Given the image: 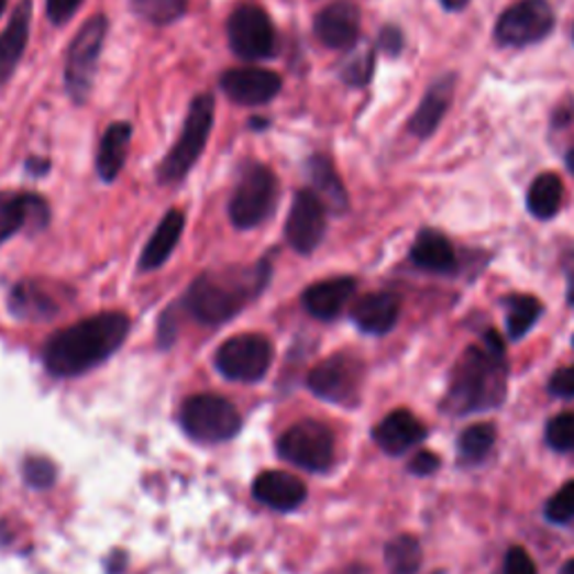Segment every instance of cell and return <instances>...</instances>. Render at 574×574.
<instances>
[{
	"instance_id": "21",
	"label": "cell",
	"mask_w": 574,
	"mask_h": 574,
	"mask_svg": "<svg viewBox=\"0 0 574 574\" xmlns=\"http://www.w3.org/2000/svg\"><path fill=\"white\" fill-rule=\"evenodd\" d=\"M25 224L45 227L47 205L38 196L0 194V243L12 239Z\"/></svg>"
},
{
	"instance_id": "31",
	"label": "cell",
	"mask_w": 574,
	"mask_h": 574,
	"mask_svg": "<svg viewBox=\"0 0 574 574\" xmlns=\"http://www.w3.org/2000/svg\"><path fill=\"white\" fill-rule=\"evenodd\" d=\"M494 442H496L494 424H489V422L472 424L461 433V438H457V455H461V461L467 465L481 463L483 457L492 451Z\"/></svg>"
},
{
	"instance_id": "20",
	"label": "cell",
	"mask_w": 574,
	"mask_h": 574,
	"mask_svg": "<svg viewBox=\"0 0 574 574\" xmlns=\"http://www.w3.org/2000/svg\"><path fill=\"white\" fill-rule=\"evenodd\" d=\"M32 0H21L14 8L8 27L0 34V86L12 79L30 41Z\"/></svg>"
},
{
	"instance_id": "25",
	"label": "cell",
	"mask_w": 574,
	"mask_h": 574,
	"mask_svg": "<svg viewBox=\"0 0 574 574\" xmlns=\"http://www.w3.org/2000/svg\"><path fill=\"white\" fill-rule=\"evenodd\" d=\"M133 129L126 122L110 124L108 131L101 137L99 151H97V174L103 183H112L122 174L129 146H131Z\"/></svg>"
},
{
	"instance_id": "19",
	"label": "cell",
	"mask_w": 574,
	"mask_h": 574,
	"mask_svg": "<svg viewBox=\"0 0 574 574\" xmlns=\"http://www.w3.org/2000/svg\"><path fill=\"white\" fill-rule=\"evenodd\" d=\"M453 90H455V75H451V73L438 77V79L429 86L427 95L422 97V101H420L416 114H413L411 122H409V131H411L416 137L427 140V137H431V135L438 131L440 122L444 120V114H446V110H449V106H451Z\"/></svg>"
},
{
	"instance_id": "15",
	"label": "cell",
	"mask_w": 574,
	"mask_h": 574,
	"mask_svg": "<svg viewBox=\"0 0 574 574\" xmlns=\"http://www.w3.org/2000/svg\"><path fill=\"white\" fill-rule=\"evenodd\" d=\"M280 77L265 68H234L222 75V92L241 106H261L280 92Z\"/></svg>"
},
{
	"instance_id": "44",
	"label": "cell",
	"mask_w": 574,
	"mask_h": 574,
	"mask_svg": "<svg viewBox=\"0 0 574 574\" xmlns=\"http://www.w3.org/2000/svg\"><path fill=\"white\" fill-rule=\"evenodd\" d=\"M565 166H567V170H570V174L574 176V146L565 153Z\"/></svg>"
},
{
	"instance_id": "33",
	"label": "cell",
	"mask_w": 574,
	"mask_h": 574,
	"mask_svg": "<svg viewBox=\"0 0 574 574\" xmlns=\"http://www.w3.org/2000/svg\"><path fill=\"white\" fill-rule=\"evenodd\" d=\"M373 73H375V52L362 49V52L353 54L346 64H343L341 79L349 86L362 88L373 79Z\"/></svg>"
},
{
	"instance_id": "43",
	"label": "cell",
	"mask_w": 574,
	"mask_h": 574,
	"mask_svg": "<svg viewBox=\"0 0 574 574\" xmlns=\"http://www.w3.org/2000/svg\"><path fill=\"white\" fill-rule=\"evenodd\" d=\"M438 3H440L446 12H463V10L470 5V0H438Z\"/></svg>"
},
{
	"instance_id": "6",
	"label": "cell",
	"mask_w": 574,
	"mask_h": 574,
	"mask_svg": "<svg viewBox=\"0 0 574 574\" xmlns=\"http://www.w3.org/2000/svg\"><path fill=\"white\" fill-rule=\"evenodd\" d=\"M366 368L357 355L336 353L312 368L308 388L336 407H357L362 399Z\"/></svg>"
},
{
	"instance_id": "8",
	"label": "cell",
	"mask_w": 574,
	"mask_h": 574,
	"mask_svg": "<svg viewBox=\"0 0 574 574\" xmlns=\"http://www.w3.org/2000/svg\"><path fill=\"white\" fill-rule=\"evenodd\" d=\"M278 198V180L263 164H250L229 202V218L239 229H254L263 224Z\"/></svg>"
},
{
	"instance_id": "29",
	"label": "cell",
	"mask_w": 574,
	"mask_h": 574,
	"mask_svg": "<svg viewBox=\"0 0 574 574\" xmlns=\"http://www.w3.org/2000/svg\"><path fill=\"white\" fill-rule=\"evenodd\" d=\"M384 561L388 574H418L422 565L420 541L411 534H399L386 543Z\"/></svg>"
},
{
	"instance_id": "12",
	"label": "cell",
	"mask_w": 574,
	"mask_h": 574,
	"mask_svg": "<svg viewBox=\"0 0 574 574\" xmlns=\"http://www.w3.org/2000/svg\"><path fill=\"white\" fill-rule=\"evenodd\" d=\"M229 45L245 62L269 59L276 52V30L258 5L239 8L227 23Z\"/></svg>"
},
{
	"instance_id": "46",
	"label": "cell",
	"mask_w": 574,
	"mask_h": 574,
	"mask_svg": "<svg viewBox=\"0 0 574 574\" xmlns=\"http://www.w3.org/2000/svg\"><path fill=\"white\" fill-rule=\"evenodd\" d=\"M5 10H8V0H0V16H3Z\"/></svg>"
},
{
	"instance_id": "14",
	"label": "cell",
	"mask_w": 574,
	"mask_h": 574,
	"mask_svg": "<svg viewBox=\"0 0 574 574\" xmlns=\"http://www.w3.org/2000/svg\"><path fill=\"white\" fill-rule=\"evenodd\" d=\"M362 16L351 0H336V3L321 10L314 19L317 38L330 49H351L360 41Z\"/></svg>"
},
{
	"instance_id": "45",
	"label": "cell",
	"mask_w": 574,
	"mask_h": 574,
	"mask_svg": "<svg viewBox=\"0 0 574 574\" xmlns=\"http://www.w3.org/2000/svg\"><path fill=\"white\" fill-rule=\"evenodd\" d=\"M563 574H574V559H570V561L563 565Z\"/></svg>"
},
{
	"instance_id": "39",
	"label": "cell",
	"mask_w": 574,
	"mask_h": 574,
	"mask_svg": "<svg viewBox=\"0 0 574 574\" xmlns=\"http://www.w3.org/2000/svg\"><path fill=\"white\" fill-rule=\"evenodd\" d=\"M377 49L386 52L388 56H397L401 49H405V34L397 25H386L382 27L379 36H377Z\"/></svg>"
},
{
	"instance_id": "9",
	"label": "cell",
	"mask_w": 574,
	"mask_h": 574,
	"mask_svg": "<svg viewBox=\"0 0 574 574\" xmlns=\"http://www.w3.org/2000/svg\"><path fill=\"white\" fill-rule=\"evenodd\" d=\"M554 25L556 16L548 0H519L498 16L494 38L503 47H528L545 41Z\"/></svg>"
},
{
	"instance_id": "3",
	"label": "cell",
	"mask_w": 574,
	"mask_h": 574,
	"mask_svg": "<svg viewBox=\"0 0 574 574\" xmlns=\"http://www.w3.org/2000/svg\"><path fill=\"white\" fill-rule=\"evenodd\" d=\"M269 280L265 261L252 267H227L207 272L194 280L187 292L189 312L209 325L234 319L247 303L261 297Z\"/></svg>"
},
{
	"instance_id": "37",
	"label": "cell",
	"mask_w": 574,
	"mask_h": 574,
	"mask_svg": "<svg viewBox=\"0 0 574 574\" xmlns=\"http://www.w3.org/2000/svg\"><path fill=\"white\" fill-rule=\"evenodd\" d=\"M503 574H539L537 563L530 556V552L521 545H511L505 554Z\"/></svg>"
},
{
	"instance_id": "34",
	"label": "cell",
	"mask_w": 574,
	"mask_h": 574,
	"mask_svg": "<svg viewBox=\"0 0 574 574\" xmlns=\"http://www.w3.org/2000/svg\"><path fill=\"white\" fill-rule=\"evenodd\" d=\"M545 516L548 521L556 526L574 521V481L565 483L561 489L552 494V498L545 503Z\"/></svg>"
},
{
	"instance_id": "22",
	"label": "cell",
	"mask_w": 574,
	"mask_h": 574,
	"mask_svg": "<svg viewBox=\"0 0 574 574\" xmlns=\"http://www.w3.org/2000/svg\"><path fill=\"white\" fill-rule=\"evenodd\" d=\"M353 323L366 334H386L399 319V299L390 292H373L355 301Z\"/></svg>"
},
{
	"instance_id": "17",
	"label": "cell",
	"mask_w": 574,
	"mask_h": 574,
	"mask_svg": "<svg viewBox=\"0 0 574 574\" xmlns=\"http://www.w3.org/2000/svg\"><path fill=\"white\" fill-rule=\"evenodd\" d=\"M357 280L353 276H336L310 285L303 292V308L321 321L334 319L355 297Z\"/></svg>"
},
{
	"instance_id": "1",
	"label": "cell",
	"mask_w": 574,
	"mask_h": 574,
	"mask_svg": "<svg viewBox=\"0 0 574 574\" xmlns=\"http://www.w3.org/2000/svg\"><path fill=\"white\" fill-rule=\"evenodd\" d=\"M505 343L496 330H487L478 346H470L455 362L442 409L451 416L496 409L505 399Z\"/></svg>"
},
{
	"instance_id": "28",
	"label": "cell",
	"mask_w": 574,
	"mask_h": 574,
	"mask_svg": "<svg viewBox=\"0 0 574 574\" xmlns=\"http://www.w3.org/2000/svg\"><path fill=\"white\" fill-rule=\"evenodd\" d=\"M563 180L556 174H541L528 189V211L537 220H552L563 205Z\"/></svg>"
},
{
	"instance_id": "41",
	"label": "cell",
	"mask_w": 574,
	"mask_h": 574,
	"mask_svg": "<svg viewBox=\"0 0 574 574\" xmlns=\"http://www.w3.org/2000/svg\"><path fill=\"white\" fill-rule=\"evenodd\" d=\"M440 470V457L431 451H420L413 455V461L409 463V472L424 478V476H433Z\"/></svg>"
},
{
	"instance_id": "30",
	"label": "cell",
	"mask_w": 574,
	"mask_h": 574,
	"mask_svg": "<svg viewBox=\"0 0 574 574\" xmlns=\"http://www.w3.org/2000/svg\"><path fill=\"white\" fill-rule=\"evenodd\" d=\"M507 310V334L511 339L526 336L541 317L539 299L530 295H511L505 299Z\"/></svg>"
},
{
	"instance_id": "5",
	"label": "cell",
	"mask_w": 574,
	"mask_h": 574,
	"mask_svg": "<svg viewBox=\"0 0 574 574\" xmlns=\"http://www.w3.org/2000/svg\"><path fill=\"white\" fill-rule=\"evenodd\" d=\"M180 424L187 435H191L198 442L218 444L224 440H232L241 427V413L227 397L202 393L189 397L183 411H180Z\"/></svg>"
},
{
	"instance_id": "7",
	"label": "cell",
	"mask_w": 574,
	"mask_h": 574,
	"mask_svg": "<svg viewBox=\"0 0 574 574\" xmlns=\"http://www.w3.org/2000/svg\"><path fill=\"white\" fill-rule=\"evenodd\" d=\"M276 451L287 463L323 474L334 463V435L323 422L303 420L278 438Z\"/></svg>"
},
{
	"instance_id": "32",
	"label": "cell",
	"mask_w": 574,
	"mask_h": 574,
	"mask_svg": "<svg viewBox=\"0 0 574 574\" xmlns=\"http://www.w3.org/2000/svg\"><path fill=\"white\" fill-rule=\"evenodd\" d=\"M137 16L153 25H170L185 16L187 0H131Z\"/></svg>"
},
{
	"instance_id": "23",
	"label": "cell",
	"mask_w": 574,
	"mask_h": 574,
	"mask_svg": "<svg viewBox=\"0 0 574 574\" xmlns=\"http://www.w3.org/2000/svg\"><path fill=\"white\" fill-rule=\"evenodd\" d=\"M411 263L431 274H453L457 269V256L451 241L438 229H422L411 247Z\"/></svg>"
},
{
	"instance_id": "36",
	"label": "cell",
	"mask_w": 574,
	"mask_h": 574,
	"mask_svg": "<svg viewBox=\"0 0 574 574\" xmlns=\"http://www.w3.org/2000/svg\"><path fill=\"white\" fill-rule=\"evenodd\" d=\"M23 476H25V483L30 487L47 489L56 481V467H54V463L49 461V457L30 455L27 461L23 463Z\"/></svg>"
},
{
	"instance_id": "24",
	"label": "cell",
	"mask_w": 574,
	"mask_h": 574,
	"mask_svg": "<svg viewBox=\"0 0 574 574\" xmlns=\"http://www.w3.org/2000/svg\"><path fill=\"white\" fill-rule=\"evenodd\" d=\"M308 178L312 183V191L321 198L328 211L346 213L349 211V191L343 187L334 164L325 155H314L308 162Z\"/></svg>"
},
{
	"instance_id": "35",
	"label": "cell",
	"mask_w": 574,
	"mask_h": 574,
	"mask_svg": "<svg viewBox=\"0 0 574 574\" xmlns=\"http://www.w3.org/2000/svg\"><path fill=\"white\" fill-rule=\"evenodd\" d=\"M545 440L554 451H574V413H559L545 427Z\"/></svg>"
},
{
	"instance_id": "40",
	"label": "cell",
	"mask_w": 574,
	"mask_h": 574,
	"mask_svg": "<svg viewBox=\"0 0 574 574\" xmlns=\"http://www.w3.org/2000/svg\"><path fill=\"white\" fill-rule=\"evenodd\" d=\"M548 390H550L552 395H556V397H574V364L561 368V371H556V373L550 377Z\"/></svg>"
},
{
	"instance_id": "38",
	"label": "cell",
	"mask_w": 574,
	"mask_h": 574,
	"mask_svg": "<svg viewBox=\"0 0 574 574\" xmlns=\"http://www.w3.org/2000/svg\"><path fill=\"white\" fill-rule=\"evenodd\" d=\"M81 3L84 0H47V16L54 25H64L75 16Z\"/></svg>"
},
{
	"instance_id": "4",
	"label": "cell",
	"mask_w": 574,
	"mask_h": 574,
	"mask_svg": "<svg viewBox=\"0 0 574 574\" xmlns=\"http://www.w3.org/2000/svg\"><path fill=\"white\" fill-rule=\"evenodd\" d=\"M213 114H216V101L211 95H200L191 101L183 135L178 137L176 146L166 153V157L157 168V178L162 185L180 183L194 168L211 135Z\"/></svg>"
},
{
	"instance_id": "13",
	"label": "cell",
	"mask_w": 574,
	"mask_h": 574,
	"mask_svg": "<svg viewBox=\"0 0 574 574\" xmlns=\"http://www.w3.org/2000/svg\"><path fill=\"white\" fill-rule=\"evenodd\" d=\"M325 205L312 189H303L295 196L290 216L285 222V236L299 254H312L325 236Z\"/></svg>"
},
{
	"instance_id": "2",
	"label": "cell",
	"mask_w": 574,
	"mask_h": 574,
	"mask_svg": "<svg viewBox=\"0 0 574 574\" xmlns=\"http://www.w3.org/2000/svg\"><path fill=\"white\" fill-rule=\"evenodd\" d=\"M131 330L124 312H101L59 330L43 346V364L56 377H75L122 349Z\"/></svg>"
},
{
	"instance_id": "10",
	"label": "cell",
	"mask_w": 574,
	"mask_h": 574,
	"mask_svg": "<svg viewBox=\"0 0 574 574\" xmlns=\"http://www.w3.org/2000/svg\"><path fill=\"white\" fill-rule=\"evenodd\" d=\"M274 360L272 343L263 334H239L224 341L216 353V368L232 382H261Z\"/></svg>"
},
{
	"instance_id": "18",
	"label": "cell",
	"mask_w": 574,
	"mask_h": 574,
	"mask_svg": "<svg viewBox=\"0 0 574 574\" xmlns=\"http://www.w3.org/2000/svg\"><path fill=\"white\" fill-rule=\"evenodd\" d=\"M306 496L303 481L287 472H263L254 481V498L274 511H292L303 505Z\"/></svg>"
},
{
	"instance_id": "16",
	"label": "cell",
	"mask_w": 574,
	"mask_h": 574,
	"mask_svg": "<svg viewBox=\"0 0 574 574\" xmlns=\"http://www.w3.org/2000/svg\"><path fill=\"white\" fill-rule=\"evenodd\" d=\"M427 438V427L405 409L388 413L375 429L373 440L388 455H401Z\"/></svg>"
},
{
	"instance_id": "42",
	"label": "cell",
	"mask_w": 574,
	"mask_h": 574,
	"mask_svg": "<svg viewBox=\"0 0 574 574\" xmlns=\"http://www.w3.org/2000/svg\"><path fill=\"white\" fill-rule=\"evenodd\" d=\"M565 276H567V301L574 303V256L565 263Z\"/></svg>"
},
{
	"instance_id": "27",
	"label": "cell",
	"mask_w": 574,
	"mask_h": 574,
	"mask_svg": "<svg viewBox=\"0 0 574 574\" xmlns=\"http://www.w3.org/2000/svg\"><path fill=\"white\" fill-rule=\"evenodd\" d=\"M10 310L19 319L41 321V319H52L56 312H59V301L45 290L43 283L23 280L14 287V292L10 297Z\"/></svg>"
},
{
	"instance_id": "11",
	"label": "cell",
	"mask_w": 574,
	"mask_h": 574,
	"mask_svg": "<svg viewBox=\"0 0 574 574\" xmlns=\"http://www.w3.org/2000/svg\"><path fill=\"white\" fill-rule=\"evenodd\" d=\"M108 21L106 16H92L86 21V25L75 36L70 49H68V62H66V86L70 97L77 103H84L92 90L99 54L106 41Z\"/></svg>"
},
{
	"instance_id": "26",
	"label": "cell",
	"mask_w": 574,
	"mask_h": 574,
	"mask_svg": "<svg viewBox=\"0 0 574 574\" xmlns=\"http://www.w3.org/2000/svg\"><path fill=\"white\" fill-rule=\"evenodd\" d=\"M183 229H185V213L174 209L168 211L162 222L157 224L155 234L151 236V241L146 243L142 258H140V269L148 272V269H157L159 265L166 263V258L174 254L180 236H183Z\"/></svg>"
}]
</instances>
